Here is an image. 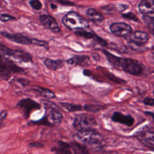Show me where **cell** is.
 <instances>
[{"label": "cell", "mask_w": 154, "mask_h": 154, "mask_svg": "<svg viewBox=\"0 0 154 154\" xmlns=\"http://www.w3.org/2000/svg\"><path fill=\"white\" fill-rule=\"evenodd\" d=\"M100 10L106 14H111L117 11V8L115 5L113 4H109L106 5H104L100 7Z\"/></svg>", "instance_id": "484cf974"}, {"label": "cell", "mask_w": 154, "mask_h": 154, "mask_svg": "<svg viewBox=\"0 0 154 154\" xmlns=\"http://www.w3.org/2000/svg\"><path fill=\"white\" fill-rule=\"evenodd\" d=\"M96 125V120L95 118L87 114L76 115L73 122L74 128L78 131L93 128Z\"/></svg>", "instance_id": "ba28073f"}, {"label": "cell", "mask_w": 154, "mask_h": 154, "mask_svg": "<svg viewBox=\"0 0 154 154\" xmlns=\"http://www.w3.org/2000/svg\"><path fill=\"white\" fill-rule=\"evenodd\" d=\"M93 39L95 42H96L97 43L100 44V45L101 46H106L107 45L106 42L105 40H103L102 38L100 37L99 36H98V35H96V34L94 35V37H93Z\"/></svg>", "instance_id": "836d02e7"}, {"label": "cell", "mask_w": 154, "mask_h": 154, "mask_svg": "<svg viewBox=\"0 0 154 154\" xmlns=\"http://www.w3.org/2000/svg\"><path fill=\"white\" fill-rule=\"evenodd\" d=\"M91 57L96 61H99L100 60V55L98 53H92Z\"/></svg>", "instance_id": "b9f144b4"}, {"label": "cell", "mask_w": 154, "mask_h": 154, "mask_svg": "<svg viewBox=\"0 0 154 154\" xmlns=\"http://www.w3.org/2000/svg\"><path fill=\"white\" fill-rule=\"evenodd\" d=\"M149 58L151 63L154 64V50L151 51L149 55Z\"/></svg>", "instance_id": "60d3db41"}, {"label": "cell", "mask_w": 154, "mask_h": 154, "mask_svg": "<svg viewBox=\"0 0 154 154\" xmlns=\"http://www.w3.org/2000/svg\"><path fill=\"white\" fill-rule=\"evenodd\" d=\"M105 76L109 78L111 81L114 82H116V83H119V84H120V83H123V82H125V81H123V79H120V78H117V76H116L115 75H114L112 73H105Z\"/></svg>", "instance_id": "1f68e13d"}, {"label": "cell", "mask_w": 154, "mask_h": 154, "mask_svg": "<svg viewBox=\"0 0 154 154\" xmlns=\"http://www.w3.org/2000/svg\"><path fill=\"white\" fill-rule=\"evenodd\" d=\"M1 20L2 22H7V21H9V20H14L16 18L8 14H1V17H0Z\"/></svg>", "instance_id": "d6a6232c"}, {"label": "cell", "mask_w": 154, "mask_h": 154, "mask_svg": "<svg viewBox=\"0 0 154 154\" xmlns=\"http://www.w3.org/2000/svg\"><path fill=\"white\" fill-rule=\"evenodd\" d=\"M44 64L46 67L51 70H57L61 68L64 64L62 60H52L51 58H46L44 60Z\"/></svg>", "instance_id": "d6986e66"}, {"label": "cell", "mask_w": 154, "mask_h": 154, "mask_svg": "<svg viewBox=\"0 0 154 154\" xmlns=\"http://www.w3.org/2000/svg\"><path fill=\"white\" fill-rule=\"evenodd\" d=\"M73 32L78 36L84 37L87 39L93 38L95 34L93 32H89L86 31V29L84 28H78L73 31Z\"/></svg>", "instance_id": "7402d4cb"}, {"label": "cell", "mask_w": 154, "mask_h": 154, "mask_svg": "<svg viewBox=\"0 0 154 154\" xmlns=\"http://www.w3.org/2000/svg\"><path fill=\"white\" fill-rule=\"evenodd\" d=\"M86 14L89 19L94 23H101L104 20L103 16L95 9L92 8L87 9Z\"/></svg>", "instance_id": "ffe728a7"}, {"label": "cell", "mask_w": 154, "mask_h": 154, "mask_svg": "<svg viewBox=\"0 0 154 154\" xmlns=\"http://www.w3.org/2000/svg\"><path fill=\"white\" fill-rule=\"evenodd\" d=\"M1 54L4 56L13 57L23 62L29 63L32 61V57L28 52L22 49H13L1 43Z\"/></svg>", "instance_id": "9c48e42d"}, {"label": "cell", "mask_w": 154, "mask_h": 154, "mask_svg": "<svg viewBox=\"0 0 154 154\" xmlns=\"http://www.w3.org/2000/svg\"><path fill=\"white\" fill-rule=\"evenodd\" d=\"M138 8L140 12L143 14H154V0H141Z\"/></svg>", "instance_id": "9a60e30c"}, {"label": "cell", "mask_w": 154, "mask_h": 154, "mask_svg": "<svg viewBox=\"0 0 154 154\" xmlns=\"http://www.w3.org/2000/svg\"><path fill=\"white\" fill-rule=\"evenodd\" d=\"M153 93H154V91H153Z\"/></svg>", "instance_id": "f6af8a7d"}, {"label": "cell", "mask_w": 154, "mask_h": 154, "mask_svg": "<svg viewBox=\"0 0 154 154\" xmlns=\"http://www.w3.org/2000/svg\"><path fill=\"white\" fill-rule=\"evenodd\" d=\"M111 48L114 51H118L121 53H126L128 52V49L126 46L122 45H117L116 44L112 43L111 45Z\"/></svg>", "instance_id": "f1b7e54d"}, {"label": "cell", "mask_w": 154, "mask_h": 154, "mask_svg": "<svg viewBox=\"0 0 154 154\" xmlns=\"http://www.w3.org/2000/svg\"><path fill=\"white\" fill-rule=\"evenodd\" d=\"M56 109L57 108L46 109L45 116L40 120L33 122V123L38 125H46L49 126L60 125L63 120V115Z\"/></svg>", "instance_id": "52a82bcc"}, {"label": "cell", "mask_w": 154, "mask_h": 154, "mask_svg": "<svg viewBox=\"0 0 154 154\" xmlns=\"http://www.w3.org/2000/svg\"><path fill=\"white\" fill-rule=\"evenodd\" d=\"M120 69L132 75L141 76L144 73L145 67L136 60L130 58H122Z\"/></svg>", "instance_id": "5b68a950"}, {"label": "cell", "mask_w": 154, "mask_h": 154, "mask_svg": "<svg viewBox=\"0 0 154 154\" xmlns=\"http://www.w3.org/2000/svg\"><path fill=\"white\" fill-rule=\"evenodd\" d=\"M111 120L128 126H132L134 123V119L131 115H125L120 112L115 111L111 116Z\"/></svg>", "instance_id": "5bb4252c"}, {"label": "cell", "mask_w": 154, "mask_h": 154, "mask_svg": "<svg viewBox=\"0 0 154 154\" xmlns=\"http://www.w3.org/2000/svg\"><path fill=\"white\" fill-rule=\"evenodd\" d=\"M143 102L146 105L154 106V99L152 97H146Z\"/></svg>", "instance_id": "e575fe53"}, {"label": "cell", "mask_w": 154, "mask_h": 154, "mask_svg": "<svg viewBox=\"0 0 154 154\" xmlns=\"http://www.w3.org/2000/svg\"><path fill=\"white\" fill-rule=\"evenodd\" d=\"M60 104L64 108H65L66 109H67L70 112L81 111L82 109H84V108L82 107L81 105H74V104H72L67 102H61Z\"/></svg>", "instance_id": "d4e9b609"}, {"label": "cell", "mask_w": 154, "mask_h": 154, "mask_svg": "<svg viewBox=\"0 0 154 154\" xmlns=\"http://www.w3.org/2000/svg\"><path fill=\"white\" fill-rule=\"evenodd\" d=\"M29 146L30 147H36V148H41L43 146V145L38 142H33L29 144Z\"/></svg>", "instance_id": "f35d334b"}, {"label": "cell", "mask_w": 154, "mask_h": 154, "mask_svg": "<svg viewBox=\"0 0 154 154\" xmlns=\"http://www.w3.org/2000/svg\"><path fill=\"white\" fill-rule=\"evenodd\" d=\"M33 90L37 92L40 96L45 97L48 99H53L55 97V93L49 89L41 87H36L32 88Z\"/></svg>", "instance_id": "44dd1931"}, {"label": "cell", "mask_w": 154, "mask_h": 154, "mask_svg": "<svg viewBox=\"0 0 154 154\" xmlns=\"http://www.w3.org/2000/svg\"><path fill=\"white\" fill-rule=\"evenodd\" d=\"M149 40V35L142 31H136L129 36L128 45L134 51L143 52L146 49L144 45Z\"/></svg>", "instance_id": "7a4b0ae2"}, {"label": "cell", "mask_w": 154, "mask_h": 154, "mask_svg": "<svg viewBox=\"0 0 154 154\" xmlns=\"http://www.w3.org/2000/svg\"><path fill=\"white\" fill-rule=\"evenodd\" d=\"M16 82L19 84H20V85H22V86H26L29 83V81H28L27 79H24V78H17L16 79Z\"/></svg>", "instance_id": "8d00e7d4"}, {"label": "cell", "mask_w": 154, "mask_h": 154, "mask_svg": "<svg viewBox=\"0 0 154 154\" xmlns=\"http://www.w3.org/2000/svg\"><path fill=\"white\" fill-rule=\"evenodd\" d=\"M73 153H88L87 149L83 145L77 143H71Z\"/></svg>", "instance_id": "603a6c76"}, {"label": "cell", "mask_w": 154, "mask_h": 154, "mask_svg": "<svg viewBox=\"0 0 154 154\" xmlns=\"http://www.w3.org/2000/svg\"><path fill=\"white\" fill-rule=\"evenodd\" d=\"M102 52L103 54L105 55L107 60L108 62L115 68L116 69H120V63L122 60V57H117L105 49H102Z\"/></svg>", "instance_id": "ac0fdd59"}, {"label": "cell", "mask_w": 154, "mask_h": 154, "mask_svg": "<svg viewBox=\"0 0 154 154\" xmlns=\"http://www.w3.org/2000/svg\"><path fill=\"white\" fill-rule=\"evenodd\" d=\"M24 69L16 65L11 60L1 54L0 60V76L1 79L7 80L12 73H22Z\"/></svg>", "instance_id": "3957f363"}, {"label": "cell", "mask_w": 154, "mask_h": 154, "mask_svg": "<svg viewBox=\"0 0 154 154\" xmlns=\"http://www.w3.org/2000/svg\"><path fill=\"white\" fill-rule=\"evenodd\" d=\"M29 4L31 7L35 10H40L42 8V4L39 0H30Z\"/></svg>", "instance_id": "f546056e"}, {"label": "cell", "mask_w": 154, "mask_h": 154, "mask_svg": "<svg viewBox=\"0 0 154 154\" xmlns=\"http://www.w3.org/2000/svg\"><path fill=\"white\" fill-rule=\"evenodd\" d=\"M111 32L116 36L126 38L132 33L131 26L125 22H114L110 25Z\"/></svg>", "instance_id": "30bf717a"}, {"label": "cell", "mask_w": 154, "mask_h": 154, "mask_svg": "<svg viewBox=\"0 0 154 154\" xmlns=\"http://www.w3.org/2000/svg\"><path fill=\"white\" fill-rule=\"evenodd\" d=\"M116 8H117V11L119 12H122L124 11L125 10H126L127 8H128V6L126 4H119L116 5Z\"/></svg>", "instance_id": "d590c367"}, {"label": "cell", "mask_w": 154, "mask_h": 154, "mask_svg": "<svg viewBox=\"0 0 154 154\" xmlns=\"http://www.w3.org/2000/svg\"><path fill=\"white\" fill-rule=\"evenodd\" d=\"M84 109L87 111L91 112H97L100 111L102 109H104L105 107L100 105H86L84 106Z\"/></svg>", "instance_id": "4316f807"}, {"label": "cell", "mask_w": 154, "mask_h": 154, "mask_svg": "<svg viewBox=\"0 0 154 154\" xmlns=\"http://www.w3.org/2000/svg\"><path fill=\"white\" fill-rule=\"evenodd\" d=\"M52 151L61 153H73L72 145L63 141H58L56 146L52 149Z\"/></svg>", "instance_id": "e0dca14e"}, {"label": "cell", "mask_w": 154, "mask_h": 154, "mask_svg": "<svg viewBox=\"0 0 154 154\" xmlns=\"http://www.w3.org/2000/svg\"><path fill=\"white\" fill-rule=\"evenodd\" d=\"M122 16L123 17H124L125 19H129V20H133V21H135V22H138L139 21L138 18L132 12H128V13H123V14H122Z\"/></svg>", "instance_id": "4dcf8cb0"}, {"label": "cell", "mask_w": 154, "mask_h": 154, "mask_svg": "<svg viewBox=\"0 0 154 154\" xmlns=\"http://www.w3.org/2000/svg\"><path fill=\"white\" fill-rule=\"evenodd\" d=\"M134 136L146 147L154 151V129L146 125L140 128Z\"/></svg>", "instance_id": "8992f818"}, {"label": "cell", "mask_w": 154, "mask_h": 154, "mask_svg": "<svg viewBox=\"0 0 154 154\" xmlns=\"http://www.w3.org/2000/svg\"><path fill=\"white\" fill-rule=\"evenodd\" d=\"M17 106L19 107L22 110L23 116L25 118L29 117L30 112L32 110L38 109L41 108L40 105L38 103L29 98L23 99L19 101Z\"/></svg>", "instance_id": "8fae6325"}, {"label": "cell", "mask_w": 154, "mask_h": 154, "mask_svg": "<svg viewBox=\"0 0 154 154\" xmlns=\"http://www.w3.org/2000/svg\"><path fill=\"white\" fill-rule=\"evenodd\" d=\"M1 34L7 39L22 45L32 44V38H30L24 35L19 33H9L6 31H2Z\"/></svg>", "instance_id": "4fadbf2b"}, {"label": "cell", "mask_w": 154, "mask_h": 154, "mask_svg": "<svg viewBox=\"0 0 154 154\" xmlns=\"http://www.w3.org/2000/svg\"><path fill=\"white\" fill-rule=\"evenodd\" d=\"M7 116V112L6 110H2L1 112V122H2L4 120H5L6 117Z\"/></svg>", "instance_id": "ab89813d"}, {"label": "cell", "mask_w": 154, "mask_h": 154, "mask_svg": "<svg viewBox=\"0 0 154 154\" xmlns=\"http://www.w3.org/2000/svg\"><path fill=\"white\" fill-rule=\"evenodd\" d=\"M57 2L65 5H73L74 4L69 0H55Z\"/></svg>", "instance_id": "74e56055"}, {"label": "cell", "mask_w": 154, "mask_h": 154, "mask_svg": "<svg viewBox=\"0 0 154 154\" xmlns=\"http://www.w3.org/2000/svg\"><path fill=\"white\" fill-rule=\"evenodd\" d=\"M32 44L38 46L43 47L47 50L49 49V44L47 42H46L45 40H38L36 38H32Z\"/></svg>", "instance_id": "83f0119b"}, {"label": "cell", "mask_w": 154, "mask_h": 154, "mask_svg": "<svg viewBox=\"0 0 154 154\" xmlns=\"http://www.w3.org/2000/svg\"><path fill=\"white\" fill-rule=\"evenodd\" d=\"M39 20L46 28L54 32H58L61 30L57 20L51 15L42 14L40 16Z\"/></svg>", "instance_id": "7c38bea8"}, {"label": "cell", "mask_w": 154, "mask_h": 154, "mask_svg": "<svg viewBox=\"0 0 154 154\" xmlns=\"http://www.w3.org/2000/svg\"><path fill=\"white\" fill-rule=\"evenodd\" d=\"M144 22L146 24L152 34L154 35V17L149 16L147 14H144L142 17Z\"/></svg>", "instance_id": "cb8c5ba5"}, {"label": "cell", "mask_w": 154, "mask_h": 154, "mask_svg": "<svg viewBox=\"0 0 154 154\" xmlns=\"http://www.w3.org/2000/svg\"><path fill=\"white\" fill-rule=\"evenodd\" d=\"M67 63L71 65H79L88 66L90 64V57L86 55H75L67 60Z\"/></svg>", "instance_id": "2e32d148"}, {"label": "cell", "mask_w": 154, "mask_h": 154, "mask_svg": "<svg viewBox=\"0 0 154 154\" xmlns=\"http://www.w3.org/2000/svg\"><path fill=\"white\" fill-rule=\"evenodd\" d=\"M62 23L70 30L78 28L87 29L89 27L88 22L86 19L75 11H69L62 19Z\"/></svg>", "instance_id": "6da1fadb"}, {"label": "cell", "mask_w": 154, "mask_h": 154, "mask_svg": "<svg viewBox=\"0 0 154 154\" xmlns=\"http://www.w3.org/2000/svg\"><path fill=\"white\" fill-rule=\"evenodd\" d=\"M51 8L52 9V10H55V9H57V6L55 5V4H51Z\"/></svg>", "instance_id": "ee69618b"}, {"label": "cell", "mask_w": 154, "mask_h": 154, "mask_svg": "<svg viewBox=\"0 0 154 154\" xmlns=\"http://www.w3.org/2000/svg\"><path fill=\"white\" fill-rule=\"evenodd\" d=\"M90 73H91V72L89 70H84V74L86 76H89Z\"/></svg>", "instance_id": "7bdbcfd3"}, {"label": "cell", "mask_w": 154, "mask_h": 154, "mask_svg": "<svg viewBox=\"0 0 154 154\" xmlns=\"http://www.w3.org/2000/svg\"><path fill=\"white\" fill-rule=\"evenodd\" d=\"M76 137L80 142L88 145L99 144L102 141L101 134L93 128L78 131Z\"/></svg>", "instance_id": "277c9868"}]
</instances>
